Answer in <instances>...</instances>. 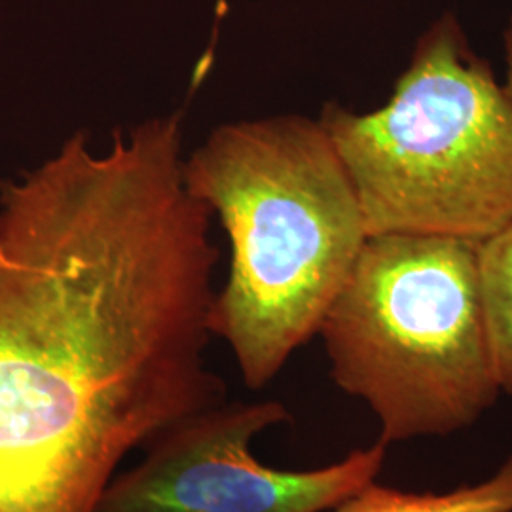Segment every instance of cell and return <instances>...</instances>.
<instances>
[{"mask_svg":"<svg viewBox=\"0 0 512 512\" xmlns=\"http://www.w3.org/2000/svg\"><path fill=\"white\" fill-rule=\"evenodd\" d=\"M213 209L184 183L183 114L76 131L0 190V512H97L129 452L228 399Z\"/></svg>","mask_w":512,"mask_h":512,"instance_id":"1","label":"cell"},{"mask_svg":"<svg viewBox=\"0 0 512 512\" xmlns=\"http://www.w3.org/2000/svg\"><path fill=\"white\" fill-rule=\"evenodd\" d=\"M184 183L230 239L211 332L262 389L319 334L368 232L334 143L317 120L277 114L213 129L184 158Z\"/></svg>","mask_w":512,"mask_h":512,"instance_id":"2","label":"cell"},{"mask_svg":"<svg viewBox=\"0 0 512 512\" xmlns=\"http://www.w3.org/2000/svg\"><path fill=\"white\" fill-rule=\"evenodd\" d=\"M348 171L368 236L482 243L512 224V97L444 12L418 38L389 101L319 116Z\"/></svg>","mask_w":512,"mask_h":512,"instance_id":"3","label":"cell"},{"mask_svg":"<svg viewBox=\"0 0 512 512\" xmlns=\"http://www.w3.org/2000/svg\"><path fill=\"white\" fill-rule=\"evenodd\" d=\"M469 239L368 236L319 336L330 378L380 421L385 446L450 437L503 395Z\"/></svg>","mask_w":512,"mask_h":512,"instance_id":"4","label":"cell"},{"mask_svg":"<svg viewBox=\"0 0 512 512\" xmlns=\"http://www.w3.org/2000/svg\"><path fill=\"white\" fill-rule=\"evenodd\" d=\"M293 420L279 401H224L171 425L112 478L97 512H329L382 473L376 442L311 471L260 463L251 442Z\"/></svg>","mask_w":512,"mask_h":512,"instance_id":"5","label":"cell"},{"mask_svg":"<svg viewBox=\"0 0 512 512\" xmlns=\"http://www.w3.org/2000/svg\"><path fill=\"white\" fill-rule=\"evenodd\" d=\"M329 512H512V456L490 478L446 494L401 492L374 480Z\"/></svg>","mask_w":512,"mask_h":512,"instance_id":"6","label":"cell"},{"mask_svg":"<svg viewBox=\"0 0 512 512\" xmlns=\"http://www.w3.org/2000/svg\"><path fill=\"white\" fill-rule=\"evenodd\" d=\"M478 275L497 380L512 395V224L478 245Z\"/></svg>","mask_w":512,"mask_h":512,"instance_id":"7","label":"cell"},{"mask_svg":"<svg viewBox=\"0 0 512 512\" xmlns=\"http://www.w3.org/2000/svg\"><path fill=\"white\" fill-rule=\"evenodd\" d=\"M503 42H505V63H507V80H505V88L512 97V16L509 19V25L505 29L503 35Z\"/></svg>","mask_w":512,"mask_h":512,"instance_id":"8","label":"cell"}]
</instances>
